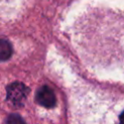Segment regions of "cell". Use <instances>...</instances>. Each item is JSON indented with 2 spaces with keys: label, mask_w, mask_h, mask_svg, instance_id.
<instances>
[{
  "label": "cell",
  "mask_w": 124,
  "mask_h": 124,
  "mask_svg": "<svg viewBox=\"0 0 124 124\" xmlns=\"http://www.w3.org/2000/svg\"><path fill=\"white\" fill-rule=\"evenodd\" d=\"M6 124H26L24 119L17 113H12L8 116Z\"/></svg>",
  "instance_id": "cell-5"
},
{
  "label": "cell",
  "mask_w": 124,
  "mask_h": 124,
  "mask_svg": "<svg viewBox=\"0 0 124 124\" xmlns=\"http://www.w3.org/2000/svg\"><path fill=\"white\" fill-rule=\"evenodd\" d=\"M73 41L92 70L124 78V1L89 6L75 22Z\"/></svg>",
  "instance_id": "cell-1"
},
{
  "label": "cell",
  "mask_w": 124,
  "mask_h": 124,
  "mask_svg": "<svg viewBox=\"0 0 124 124\" xmlns=\"http://www.w3.org/2000/svg\"><path fill=\"white\" fill-rule=\"evenodd\" d=\"M36 102L47 108H53L56 104V98L53 91L46 85L40 87L36 92Z\"/></svg>",
  "instance_id": "cell-3"
},
{
  "label": "cell",
  "mask_w": 124,
  "mask_h": 124,
  "mask_svg": "<svg viewBox=\"0 0 124 124\" xmlns=\"http://www.w3.org/2000/svg\"><path fill=\"white\" fill-rule=\"evenodd\" d=\"M13 54V47L9 41L0 39V61L8 60Z\"/></svg>",
  "instance_id": "cell-4"
},
{
  "label": "cell",
  "mask_w": 124,
  "mask_h": 124,
  "mask_svg": "<svg viewBox=\"0 0 124 124\" xmlns=\"http://www.w3.org/2000/svg\"><path fill=\"white\" fill-rule=\"evenodd\" d=\"M29 94V88L18 81L12 82L7 86V101L16 108L22 107Z\"/></svg>",
  "instance_id": "cell-2"
}]
</instances>
